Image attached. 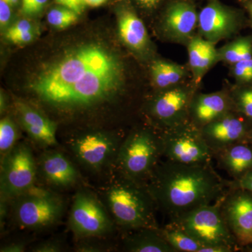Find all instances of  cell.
I'll use <instances>...</instances> for the list:
<instances>
[{"label":"cell","instance_id":"cell-1","mask_svg":"<svg viewBox=\"0 0 252 252\" xmlns=\"http://www.w3.org/2000/svg\"><path fill=\"white\" fill-rule=\"evenodd\" d=\"M126 63L120 51L102 39L77 41L41 63L27 90L36 102L59 115L92 112L124 96Z\"/></svg>","mask_w":252,"mask_h":252},{"label":"cell","instance_id":"cell-2","mask_svg":"<svg viewBox=\"0 0 252 252\" xmlns=\"http://www.w3.org/2000/svg\"><path fill=\"white\" fill-rule=\"evenodd\" d=\"M158 210L170 220L216 203L229 187L212 165L160 161L147 182Z\"/></svg>","mask_w":252,"mask_h":252},{"label":"cell","instance_id":"cell-3","mask_svg":"<svg viewBox=\"0 0 252 252\" xmlns=\"http://www.w3.org/2000/svg\"><path fill=\"white\" fill-rule=\"evenodd\" d=\"M104 203L116 224L126 231L160 228L156 218L157 206L146 184L117 174L104 190Z\"/></svg>","mask_w":252,"mask_h":252},{"label":"cell","instance_id":"cell-4","mask_svg":"<svg viewBox=\"0 0 252 252\" xmlns=\"http://www.w3.org/2000/svg\"><path fill=\"white\" fill-rule=\"evenodd\" d=\"M162 157L160 131L142 126L131 131L123 140L114 168L119 175L147 184Z\"/></svg>","mask_w":252,"mask_h":252},{"label":"cell","instance_id":"cell-5","mask_svg":"<svg viewBox=\"0 0 252 252\" xmlns=\"http://www.w3.org/2000/svg\"><path fill=\"white\" fill-rule=\"evenodd\" d=\"M16 224L24 229L42 230L57 224L64 211L63 198L50 189L33 186L11 202Z\"/></svg>","mask_w":252,"mask_h":252},{"label":"cell","instance_id":"cell-6","mask_svg":"<svg viewBox=\"0 0 252 252\" xmlns=\"http://www.w3.org/2000/svg\"><path fill=\"white\" fill-rule=\"evenodd\" d=\"M170 221L203 245L225 247L232 252L241 250L222 216L219 200L198 207Z\"/></svg>","mask_w":252,"mask_h":252},{"label":"cell","instance_id":"cell-7","mask_svg":"<svg viewBox=\"0 0 252 252\" xmlns=\"http://www.w3.org/2000/svg\"><path fill=\"white\" fill-rule=\"evenodd\" d=\"M199 89L190 79L166 90L156 91L145 104L151 126L163 131L188 122L190 102Z\"/></svg>","mask_w":252,"mask_h":252},{"label":"cell","instance_id":"cell-8","mask_svg":"<svg viewBox=\"0 0 252 252\" xmlns=\"http://www.w3.org/2000/svg\"><path fill=\"white\" fill-rule=\"evenodd\" d=\"M160 132L165 160L187 165H212L211 149L200 129L189 121Z\"/></svg>","mask_w":252,"mask_h":252},{"label":"cell","instance_id":"cell-9","mask_svg":"<svg viewBox=\"0 0 252 252\" xmlns=\"http://www.w3.org/2000/svg\"><path fill=\"white\" fill-rule=\"evenodd\" d=\"M37 163L29 144L18 142L1 159V200L11 203L14 199L35 185Z\"/></svg>","mask_w":252,"mask_h":252},{"label":"cell","instance_id":"cell-10","mask_svg":"<svg viewBox=\"0 0 252 252\" xmlns=\"http://www.w3.org/2000/svg\"><path fill=\"white\" fill-rule=\"evenodd\" d=\"M124 139L112 132L91 131L71 140L69 149L84 168L98 173L109 167H114Z\"/></svg>","mask_w":252,"mask_h":252},{"label":"cell","instance_id":"cell-11","mask_svg":"<svg viewBox=\"0 0 252 252\" xmlns=\"http://www.w3.org/2000/svg\"><path fill=\"white\" fill-rule=\"evenodd\" d=\"M107 210L94 194L86 190H79L69 213V228L80 238L109 235L114 232L116 223Z\"/></svg>","mask_w":252,"mask_h":252},{"label":"cell","instance_id":"cell-12","mask_svg":"<svg viewBox=\"0 0 252 252\" xmlns=\"http://www.w3.org/2000/svg\"><path fill=\"white\" fill-rule=\"evenodd\" d=\"M249 24L243 9L209 0L198 14L197 34L214 44L231 39Z\"/></svg>","mask_w":252,"mask_h":252},{"label":"cell","instance_id":"cell-13","mask_svg":"<svg viewBox=\"0 0 252 252\" xmlns=\"http://www.w3.org/2000/svg\"><path fill=\"white\" fill-rule=\"evenodd\" d=\"M219 202L222 216L240 250H252V193L229 182Z\"/></svg>","mask_w":252,"mask_h":252},{"label":"cell","instance_id":"cell-14","mask_svg":"<svg viewBox=\"0 0 252 252\" xmlns=\"http://www.w3.org/2000/svg\"><path fill=\"white\" fill-rule=\"evenodd\" d=\"M200 130L214 155L234 144L251 143L252 122L240 113L232 111L203 126Z\"/></svg>","mask_w":252,"mask_h":252},{"label":"cell","instance_id":"cell-15","mask_svg":"<svg viewBox=\"0 0 252 252\" xmlns=\"http://www.w3.org/2000/svg\"><path fill=\"white\" fill-rule=\"evenodd\" d=\"M198 14L189 1H172L162 13L159 31L167 41L187 46L198 32Z\"/></svg>","mask_w":252,"mask_h":252},{"label":"cell","instance_id":"cell-16","mask_svg":"<svg viewBox=\"0 0 252 252\" xmlns=\"http://www.w3.org/2000/svg\"><path fill=\"white\" fill-rule=\"evenodd\" d=\"M117 26L121 41L134 54L144 60L154 56L145 25L132 8L124 6L118 10Z\"/></svg>","mask_w":252,"mask_h":252},{"label":"cell","instance_id":"cell-17","mask_svg":"<svg viewBox=\"0 0 252 252\" xmlns=\"http://www.w3.org/2000/svg\"><path fill=\"white\" fill-rule=\"evenodd\" d=\"M14 105L18 122L33 142L44 147L57 145V126L54 121L25 101L17 99Z\"/></svg>","mask_w":252,"mask_h":252},{"label":"cell","instance_id":"cell-18","mask_svg":"<svg viewBox=\"0 0 252 252\" xmlns=\"http://www.w3.org/2000/svg\"><path fill=\"white\" fill-rule=\"evenodd\" d=\"M232 111L234 106L228 87L210 94L198 91L190 102L189 121L200 129Z\"/></svg>","mask_w":252,"mask_h":252},{"label":"cell","instance_id":"cell-19","mask_svg":"<svg viewBox=\"0 0 252 252\" xmlns=\"http://www.w3.org/2000/svg\"><path fill=\"white\" fill-rule=\"evenodd\" d=\"M36 163L41 178L52 187L69 188L76 185L80 178L75 165L58 151H46L41 154Z\"/></svg>","mask_w":252,"mask_h":252},{"label":"cell","instance_id":"cell-20","mask_svg":"<svg viewBox=\"0 0 252 252\" xmlns=\"http://www.w3.org/2000/svg\"><path fill=\"white\" fill-rule=\"evenodd\" d=\"M187 47L191 80L200 86L209 70L219 63L216 44L196 34L189 41Z\"/></svg>","mask_w":252,"mask_h":252},{"label":"cell","instance_id":"cell-21","mask_svg":"<svg viewBox=\"0 0 252 252\" xmlns=\"http://www.w3.org/2000/svg\"><path fill=\"white\" fill-rule=\"evenodd\" d=\"M214 158L232 180H240L252 170V144L240 142L233 144L214 154Z\"/></svg>","mask_w":252,"mask_h":252},{"label":"cell","instance_id":"cell-22","mask_svg":"<svg viewBox=\"0 0 252 252\" xmlns=\"http://www.w3.org/2000/svg\"><path fill=\"white\" fill-rule=\"evenodd\" d=\"M150 74L156 91L166 90L188 81L191 77L187 68L167 60L154 59L151 62Z\"/></svg>","mask_w":252,"mask_h":252},{"label":"cell","instance_id":"cell-23","mask_svg":"<svg viewBox=\"0 0 252 252\" xmlns=\"http://www.w3.org/2000/svg\"><path fill=\"white\" fill-rule=\"evenodd\" d=\"M124 239V248L129 252H175L165 241L160 228L130 230Z\"/></svg>","mask_w":252,"mask_h":252},{"label":"cell","instance_id":"cell-24","mask_svg":"<svg viewBox=\"0 0 252 252\" xmlns=\"http://www.w3.org/2000/svg\"><path fill=\"white\" fill-rule=\"evenodd\" d=\"M219 63L230 66L252 58V35L238 36L217 49Z\"/></svg>","mask_w":252,"mask_h":252},{"label":"cell","instance_id":"cell-25","mask_svg":"<svg viewBox=\"0 0 252 252\" xmlns=\"http://www.w3.org/2000/svg\"><path fill=\"white\" fill-rule=\"evenodd\" d=\"M160 233L175 252H200L203 245L172 222L162 228Z\"/></svg>","mask_w":252,"mask_h":252},{"label":"cell","instance_id":"cell-26","mask_svg":"<svg viewBox=\"0 0 252 252\" xmlns=\"http://www.w3.org/2000/svg\"><path fill=\"white\" fill-rule=\"evenodd\" d=\"M235 112L252 122V84L228 86Z\"/></svg>","mask_w":252,"mask_h":252},{"label":"cell","instance_id":"cell-27","mask_svg":"<svg viewBox=\"0 0 252 252\" xmlns=\"http://www.w3.org/2000/svg\"><path fill=\"white\" fill-rule=\"evenodd\" d=\"M19 130L17 124L10 116H6L0 122V156L6 157L18 143Z\"/></svg>","mask_w":252,"mask_h":252},{"label":"cell","instance_id":"cell-28","mask_svg":"<svg viewBox=\"0 0 252 252\" xmlns=\"http://www.w3.org/2000/svg\"><path fill=\"white\" fill-rule=\"evenodd\" d=\"M79 16V15L73 10L58 4L57 6L49 10L46 18L50 26L56 29L61 30L72 26L77 22Z\"/></svg>","mask_w":252,"mask_h":252},{"label":"cell","instance_id":"cell-29","mask_svg":"<svg viewBox=\"0 0 252 252\" xmlns=\"http://www.w3.org/2000/svg\"><path fill=\"white\" fill-rule=\"evenodd\" d=\"M230 73L238 85L252 84V58L230 66Z\"/></svg>","mask_w":252,"mask_h":252},{"label":"cell","instance_id":"cell-30","mask_svg":"<svg viewBox=\"0 0 252 252\" xmlns=\"http://www.w3.org/2000/svg\"><path fill=\"white\" fill-rule=\"evenodd\" d=\"M49 0H21V12L27 18L40 16L48 4Z\"/></svg>","mask_w":252,"mask_h":252},{"label":"cell","instance_id":"cell-31","mask_svg":"<svg viewBox=\"0 0 252 252\" xmlns=\"http://www.w3.org/2000/svg\"><path fill=\"white\" fill-rule=\"evenodd\" d=\"M36 31L34 23L32 22L31 20L24 18V19L18 20L14 24L8 27L7 29L5 31L4 36L7 37V36L14 35V34Z\"/></svg>","mask_w":252,"mask_h":252},{"label":"cell","instance_id":"cell-32","mask_svg":"<svg viewBox=\"0 0 252 252\" xmlns=\"http://www.w3.org/2000/svg\"><path fill=\"white\" fill-rule=\"evenodd\" d=\"M63 245L56 240H49L37 244L32 249L34 252H60L63 251Z\"/></svg>","mask_w":252,"mask_h":252},{"label":"cell","instance_id":"cell-33","mask_svg":"<svg viewBox=\"0 0 252 252\" xmlns=\"http://www.w3.org/2000/svg\"><path fill=\"white\" fill-rule=\"evenodd\" d=\"M36 35V31L27 32L21 33V34H14L6 38L7 41L16 45H23L28 44L34 40Z\"/></svg>","mask_w":252,"mask_h":252},{"label":"cell","instance_id":"cell-34","mask_svg":"<svg viewBox=\"0 0 252 252\" xmlns=\"http://www.w3.org/2000/svg\"><path fill=\"white\" fill-rule=\"evenodd\" d=\"M12 6L4 0H0V26L1 29H4L9 26L12 17Z\"/></svg>","mask_w":252,"mask_h":252},{"label":"cell","instance_id":"cell-35","mask_svg":"<svg viewBox=\"0 0 252 252\" xmlns=\"http://www.w3.org/2000/svg\"><path fill=\"white\" fill-rule=\"evenodd\" d=\"M54 1L57 4L73 10L79 16L86 9V5L84 0H54Z\"/></svg>","mask_w":252,"mask_h":252},{"label":"cell","instance_id":"cell-36","mask_svg":"<svg viewBox=\"0 0 252 252\" xmlns=\"http://www.w3.org/2000/svg\"><path fill=\"white\" fill-rule=\"evenodd\" d=\"M230 185L245 189L252 193V170L242 177L240 180H229Z\"/></svg>","mask_w":252,"mask_h":252},{"label":"cell","instance_id":"cell-37","mask_svg":"<svg viewBox=\"0 0 252 252\" xmlns=\"http://www.w3.org/2000/svg\"><path fill=\"white\" fill-rule=\"evenodd\" d=\"M26 242H14L6 244L0 249L1 252H23L26 251Z\"/></svg>","mask_w":252,"mask_h":252},{"label":"cell","instance_id":"cell-38","mask_svg":"<svg viewBox=\"0 0 252 252\" xmlns=\"http://www.w3.org/2000/svg\"><path fill=\"white\" fill-rule=\"evenodd\" d=\"M139 6L146 10H154L157 9L165 0H135Z\"/></svg>","mask_w":252,"mask_h":252},{"label":"cell","instance_id":"cell-39","mask_svg":"<svg viewBox=\"0 0 252 252\" xmlns=\"http://www.w3.org/2000/svg\"><path fill=\"white\" fill-rule=\"evenodd\" d=\"M77 252H102L104 251L103 249L101 248L99 245H96L94 243H89L87 242H81L78 245L77 248Z\"/></svg>","mask_w":252,"mask_h":252},{"label":"cell","instance_id":"cell-40","mask_svg":"<svg viewBox=\"0 0 252 252\" xmlns=\"http://www.w3.org/2000/svg\"><path fill=\"white\" fill-rule=\"evenodd\" d=\"M245 13L248 17V23L252 28V0H238Z\"/></svg>","mask_w":252,"mask_h":252},{"label":"cell","instance_id":"cell-41","mask_svg":"<svg viewBox=\"0 0 252 252\" xmlns=\"http://www.w3.org/2000/svg\"><path fill=\"white\" fill-rule=\"evenodd\" d=\"M86 6L90 7H99L107 2V0H84Z\"/></svg>","mask_w":252,"mask_h":252},{"label":"cell","instance_id":"cell-42","mask_svg":"<svg viewBox=\"0 0 252 252\" xmlns=\"http://www.w3.org/2000/svg\"><path fill=\"white\" fill-rule=\"evenodd\" d=\"M6 104H7V102H6V97H5L4 94H2V93H1V114H2V113H4V111L6 110Z\"/></svg>","mask_w":252,"mask_h":252},{"label":"cell","instance_id":"cell-43","mask_svg":"<svg viewBox=\"0 0 252 252\" xmlns=\"http://www.w3.org/2000/svg\"><path fill=\"white\" fill-rule=\"evenodd\" d=\"M4 1L11 5V6H14L18 4L20 0H4Z\"/></svg>","mask_w":252,"mask_h":252},{"label":"cell","instance_id":"cell-44","mask_svg":"<svg viewBox=\"0 0 252 252\" xmlns=\"http://www.w3.org/2000/svg\"><path fill=\"white\" fill-rule=\"evenodd\" d=\"M251 143L252 144V138H251Z\"/></svg>","mask_w":252,"mask_h":252}]
</instances>
